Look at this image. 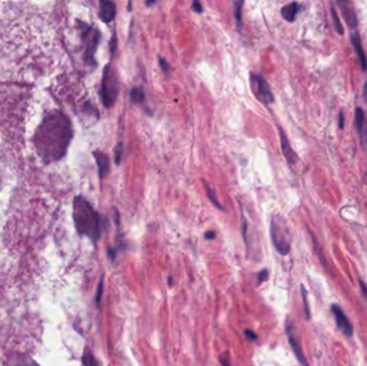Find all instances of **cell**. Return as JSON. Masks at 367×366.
<instances>
[{
  "label": "cell",
  "mask_w": 367,
  "mask_h": 366,
  "mask_svg": "<svg viewBox=\"0 0 367 366\" xmlns=\"http://www.w3.org/2000/svg\"><path fill=\"white\" fill-rule=\"evenodd\" d=\"M118 95V77L116 71L112 68L111 64L105 67L102 75V83L100 89V97L103 105L106 109H111L114 105Z\"/></svg>",
  "instance_id": "3957f363"
},
{
  "label": "cell",
  "mask_w": 367,
  "mask_h": 366,
  "mask_svg": "<svg viewBox=\"0 0 367 366\" xmlns=\"http://www.w3.org/2000/svg\"><path fill=\"white\" fill-rule=\"evenodd\" d=\"M279 136H280L281 149H282L283 155H285V157H286L287 160L289 161V163H293L297 159L296 153H294L293 149L291 148L290 143H289V140H288V138L286 136V133L282 131L281 128H279Z\"/></svg>",
  "instance_id": "8fae6325"
},
{
  "label": "cell",
  "mask_w": 367,
  "mask_h": 366,
  "mask_svg": "<svg viewBox=\"0 0 367 366\" xmlns=\"http://www.w3.org/2000/svg\"><path fill=\"white\" fill-rule=\"evenodd\" d=\"M339 4L342 6V11L347 23L350 26H352V27H355V25L358 24V19H356L354 13L351 10H348V8H346V2H339Z\"/></svg>",
  "instance_id": "9a60e30c"
},
{
  "label": "cell",
  "mask_w": 367,
  "mask_h": 366,
  "mask_svg": "<svg viewBox=\"0 0 367 366\" xmlns=\"http://www.w3.org/2000/svg\"><path fill=\"white\" fill-rule=\"evenodd\" d=\"M191 10H192V11L195 12V13H202L203 12V7H202V4H201V2L193 1L192 6H191Z\"/></svg>",
  "instance_id": "83f0119b"
},
{
  "label": "cell",
  "mask_w": 367,
  "mask_h": 366,
  "mask_svg": "<svg viewBox=\"0 0 367 366\" xmlns=\"http://www.w3.org/2000/svg\"><path fill=\"white\" fill-rule=\"evenodd\" d=\"M169 286H172V277H169Z\"/></svg>",
  "instance_id": "d590c367"
},
{
  "label": "cell",
  "mask_w": 367,
  "mask_h": 366,
  "mask_svg": "<svg viewBox=\"0 0 367 366\" xmlns=\"http://www.w3.org/2000/svg\"><path fill=\"white\" fill-rule=\"evenodd\" d=\"M332 14H333V19H334V22H335V26H336V28H337L338 33L339 34H344V29L342 27V24H340V22H339L338 17H337V13H336L335 10H332Z\"/></svg>",
  "instance_id": "484cf974"
},
{
  "label": "cell",
  "mask_w": 367,
  "mask_h": 366,
  "mask_svg": "<svg viewBox=\"0 0 367 366\" xmlns=\"http://www.w3.org/2000/svg\"><path fill=\"white\" fill-rule=\"evenodd\" d=\"M215 238H216V232H214V231H210V232H206V233H205V240L213 241V240H215Z\"/></svg>",
  "instance_id": "d6a6232c"
},
{
  "label": "cell",
  "mask_w": 367,
  "mask_h": 366,
  "mask_svg": "<svg viewBox=\"0 0 367 366\" xmlns=\"http://www.w3.org/2000/svg\"><path fill=\"white\" fill-rule=\"evenodd\" d=\"M331 311H332L333 315L335 317L337 327L342 330L346 336H351V335L353 334V327H352V324L350 323L348 317L345 315L343 309L338 305H336V304H333L332 307H331Z\"/></svg>",
  "instance_id": "ba28073f"
},
{
  "label": "cell",
  "mask_w": 367,
  "mask_h": 366,
  "mask_svg": "<svg viewBox=\"0 0 367 366\" xmlns=\"http://www.w3.org/2000/svg\"><path fill=\"white\" fill-rule=\"evenodd\" d=\"M72 126L63 112L54 111L44 117L35 135V146L45 163L63 158L71 142Z\"/></svg>",
  "instance_id": "6da1fadb"
},
{
  "label": "cell",
  "mask_w": 367,
  "mask_h": 366,
  "mask_svg": "<svg viewBox=\"0 0 367 366\" xmlns=\"http://www.w3.org/2000/svg\"><path fill=\"white\" fill-rule=\"evenodd\" d=\"M351 40H352V42L355 46V50L358 51V55L360 57V60L362 63V67H363V69L365 70L366 67H367V61H366V57H365V54L363 52V49H362V45H361V42H360V39L358 35H353L352 38H351Z\"/></svg>",
  "instance_id": "5bb4252c"
},
{
  "label": "cell",
  "mask_w": 367,
  "mask_h": 366,
  "mask_svg": "<svg viewBox=\"0 0 367 366\" xmlns=\"http://www.w3.org/2000/svg\"><path fill=\"white\" fill-rule=\"evenodd\" d=\"M301 293H302V298L304 302V311H305V315H306V319H310V314H309V307H308V303H307V291L305 289L304 286H301Z\"/></svg>",
  "instance_id": "7402d4cb"
},
{
  "label": "cell",
  "mask_w": 367,
  "mask_h": 366,
  "mask_svg": "<svg viewBox=\"0 0 367 366\" xmlns=\"http://www.w3.org/2000/svg\"><path fill=\"white\" fill-rule=\"evenodd\" d=\"M102 292H103V277H101V279L99 281V285H98V289H97V295H96V303L97 305H100L101 302V297H102Z\"/></svg>",
  "instance_id": "cb8c5ba5"
},
{
  "label": "cell",
  "mask_w": 367,
  "mask_h": 366,
  "mask_svg": "<svg viewBox=\"0 0 367 366\" xmlns=\"http://www.w3.org/2000/svg\"><path fill=\"white\" fill-rule=\"evenodd\" d=\"M158 60H159L160 68L162 69L163 73L165 75H167V76H170V74H171V67H170V65H169V63L167 61V59H164L163 57H161V56H159Z\"/></svg>",
  "instance_id": "44dd1931"
},
{
  "label": "cell",
  "mask_w": 367,
  "mask_h": 366,
  "mask_svg": "<svg viewBox=\"0 0 367 366\" xmlns=\"http://www.w3.org/2000/svg\"><path fill=\"white\" fill-rule=\"evenodd\" d=\"M299 11V6L297 2H291L287 4V6L282 7L281 9V15L288 22H294L297 15Z\"/></svg>",
  "instance_id": "7c38bea8"
},
{
  "label": "cell",
  "mask_w": 367,
  "mask_h": 366,
  "mask_svg": "<svg viewBox=\"0 0 367 366\" xmlns=\"http://www.w3.org/2000/svg\"><path fill=\"white\" fill-rule=\"evenodd\" d=\"M359 283H360L361 290H362V292H363V295H364V296L366 297V300H367V285L362 279L359 280Z\"/></svg>",
  "instance_id": "1f68e13d"
},
{
  "label": "cell",
  "mask_w": 367,
  "mask_h": 366,
  "mask_svg": "<svg viewBox=\"0 0 367 366\" xmlns=\"http://www.w3.org/2000/svg\"><path fill=\"white\" fill-rule=\"evenodd\" d=\"M130 99L136 105H142L145 101V92L142 87H133L130 90Z\"/></svg>",
  "instance_id": "4fadbf2b"
},
{
  "label": "cell",
  "mask_w": 367,
  "mask_h": 366,
  "mask_svg": "<svg viewBox=\"0 0 367 366\" xmlns=\"http://www.w3.org/2000/svg\"><path fill=\"white\" fill-rule=\"evenodd\" d=\"M286 330H287V335H288V338H289V344L291 345V347L293 349L294 353H296V357H297V361L303 366H308L307 361L304 357L303 350H302V347H301V344H299L298 336H297V334L296 332V329H294L293 324L289 320L287 321V324H286Z\"/></svg>",
  "instance_id": "52a82bcc"
},
{
  "label": "cell",
  "mask_w": 367,
  "mask_h": 366,
  "mask_svg": "<svg viewBox=\"0 0 367 366\" xmlns=\"http://www.w3.org/2000/svg\"><path fill=\"white\" fill-rule=\"evenodd\" d=\"M271 239L276 250L282 256H286L290 251V233L288 227L279 216L272 218L270 228Z\"/></svg>",
  "instance_id": "277c9868"
},
{
  "label": "cell",
  "mask_w": 367,
  "mask_h": 366,
  "mask_svg": "<svg viewBox=\"0 0 367 366\" xmlns=\"http://www.w3.org/2000/svg\"><path fill=\"white\" fill-rule=\"evenodd\" d=\"M73 220L75 229L80 235L89 238L94 243L101 238L107 220L92 208L91 204L82 195H77L73 201Z\"/></svg>",
  "instance_id": "7a4b0ae2"
},
{
  "label": "cell",
  "mask_w": 367,
  "mask_h": 366,
  "mask_svg": "<svg viewBox=\"0 0 367 366\" xmlns=\"http://www.w3.org/2000/svg\"><path fill=\"white\" fill-rule=\"evenodd\" d=\"M219 361H220L221 366H231L230 357H229L228 352H225V353L220 354L219 355Z\"/></svg>",
  "instance_id": "d4e9b609"
},
{
  "label": "cell",
  "mask_w": 367,
  "mask_h": 366,
  "mask_svg": "<svg viewBox=\"0 0 367 366\" xmlns=\"http://www.w3.org/2000/svg\"><path fill=\"white\" fill-rule=\"evenodd\" d=\"M268 277V271L266 269L262 270L259 274H258V285H260L263 281H265Z\"/></svg>",
  "instance_id": "4316f807"
},
{
  "label": "cell",
  "mask_w": 367,
  "mask_h": 366,
  "mask_svg": "<svg viewBox=\"0 0 367 366\" xmlns=\"http://www.w3.org/2000/svg\"><path fill=\"white\" fill-rule=\"evenodd\" d=\"M364 98H365V100L367 102V83L364 86Z\"/></svg>",
  "instance_id": "836d02e7"
},
{
  "label": "cell",
  "mask_w": 367,
  "mask_h": 366,
  "mask_svg": "<svg viewBox=\"0 0 367 366\" xmlns=\"http://www.w3.org/2000/svg\"><path fill=\"white\" fill-rule=\"evenodd\" d=\"M356 126H358L359 130H362V126H363V120H364V113L361 109L356 110Z\"/></svg>",
  "instance_id": "603a6c76"
},
{
  "label": "cell",
  "mask_w": 367,
  "mask_h": 366,
  "mask_svg": "<svg viewBox=\"0 0 367 366\" xmlns=\"http://www.w3.org/2000/svg\"><path fill=\"white\" fill-rule=\"evenodd\" d=\"M243 239L247 244V221L244 217H243Z\"/></svg>",
  "instance_id": "4dcf8cb0"
},
{
  "label": "cell",
  "mask_w": 367,
  "mask_h": 366,
  "mask_svg": "<svg viewBox=\"0 0 367 366\" xmlns=\"http://www.w3.org/2000/svg\"><path fill=\"white\" fill-rule=\"evenodd\" d=\"M106 254H107V257L111 259V261H115V259H116V249L115 248H107Z\"/></svg>",
  "instance_id": "f546056e"
},
{
  "label": "cell",
  "mask_w": 367,
  "mask_h": 366,
  "mask_svg": "<svg viewBox=\"0 0 367 366\" xmlns=\"http://www.w3.org/2000/svg\"><path fill=\"white\" fill-rule=\"evenodd\" d=\"M154 3H156V1H146V6L147 7H149V6H152V4H154Z\"/></svg>",
  "instance_id": "e575fe53"
},
{
  "label": "cell",
  "mask_w": 367,
  "mask_h": 366,
  "mask_svg": "<svg viewBox=\"0 0 367 366\" xmlns=\"http://www.w3.org/2000/svg\"><path fill=\"white\" fill-rule=\"evenodd\" d=\"M204 187H205L206 194H208V197H209V199L210 200V202L213 203V204L216 206L217 209H221V210H224V209H224V206H222V205L219 203L218 199H217V197H216V193H215V192H214V189L211 188V187L210 186V185H209L208 183H206V182H204Z\"/></svg>",
  "instance_id": "e0dca14e"
},
{
  "label": "cell",
  "mask_w": 367,
  "mask_h": 366,
  "mask_svg": "<svg viewBox=\"0 0 367 366\" xmlns=\"http://www.w3.org/2000/svg\"><path fill=\"white\" fill-rule=\"evenodd\" d=\"M244 4V1H236L234 2V17L236 20L237 28L242 27V7Z\"/></svg>",
  "instance_id": "d6986e66"
},
{
  "label": "cell",
  "mask_w": 367,
  "mask_h": 366,
  "mask_svg": "<svg viewBox=\"0 0 367 366\" xmlns=\"http://www.w3.org/2000/svg\"><path fill=\"white\" fill-rule=\"evenodd\" d=\"M10 366H39V364L26 355H22V357L15 358L14 363Z\"/></svg>",
  "instance_id": "ac0fdd59"
},
{
  "label": "cell",
  "mask_w": 367,
  "mask_h": 366,
  "mask_svg": "<svg viewBox=\"0 0 367 366\" xmlns=\"http://www.w3.org/2000/svg\"><path fill=\"white\" fill-rule=\"evenodd\" d=\"M81 38L85 45L84 59L87 64L96 66L95 54L100 41V32L94 26L81 23Z\"/></svg>",
  "instance_id": "5b68a950"
},
{
  "label": "cell",
  "mask_w": 367,
  "mask_h": 366,
  "mask_svg": "<svg viewBox=\"0 0 367 366\" xmlns=\"http://www.w3.org/2000/svg\"><path fill=\"white\" fill-rule=\"evenodd\" d=\"M122 152H123V146L122 143L120 142L117 144L114 148V160L117 166H120L122 162Z\"/></svg>",
  "instance_id": "ffe728a7"
},
{
  "label": "cell",
  "mask_w": 367,
  "mask_h": 366,
  "mask_svg": "<svg viewBox=\"0 0 367 366\" xmlns=\"http://www.w3.org/2000/svg\"><path fill=\"white\" fill-rule=\"evenodd\" d=\"M82 361H83V364H84V366H99L96 358L94 357V354H92V352L90 351L88 348L84 349Z\"/></svg>",
  "instance_id": "2e32d148"
},
{
  "label": "cell",
  "mask_w": 367,
  "mask_h": 366,
  "mask_svg": "<svg viewBox=\"0 0 367 366\" xmlns=\"http://www.w3.org/2000/svg\"><path fill=\"white\" fill-rule=\"evenodd\" d=\"M250 88L257 99L264 103V105H268V103L274 101L273 92L262 75L256 73L250 74Z\"/></svg>",
  "instance_id": "8992f818"
},
{
  "label": "cell",
  "mask_w": 367,
  "mask_h": 366,
  "mask_svg": "<svg viewBox=\"0 0 367 366\" xmlns=\"http://www.w3.org/2000/svg\"><path fill=\"white\" fill-rule=\"evenodd\" d=\"M116 15V6L114 2L108 1V0H102L100 1L99 9V17L103 23H111L114 20Z\"/></svg>",
  "instance_id": "9c48e42d"
},
{
  "label": "cell",
  "mask_w": 367,
  "mask_h": 366,
  "mask_svg": "<svg viewBox=\"0 0 367 366\" xmlns=\"http://www.w3.org/2000/svg\"><path fill=\"white\" fill-rule=\"evenodd\" d=\"M244 333H245V336L249 339V341H256V339L258 338V335L253 331H251V330H245Z\"/></svg>",
  "instance_id": "f1b7e54d"
},
{
  "label": "cell",
  "mask_w": 367,
  "mask_h": 366,
  "mask_svg": "<svg viewBox=\"0 0 367 366\" xmlns=\"http://www.w3.org/2000/svg\"><path fill=\"white\" fill-rule=\"evenodd\" d=\"M94 158L96 159L98 171H99V177L100 179H103L107 174L110 173V158L106 154H105L101 151H95L94 152Z\"/></svg>",
  "instance_id": "30bf717a"
}]
</instances>
